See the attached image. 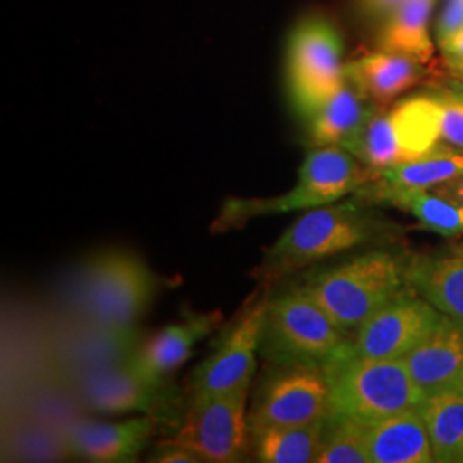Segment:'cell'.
Masks as SVG:
<instances>
[{
    "instance_id": "obj_30",
    "label": "cell",
    "mask_w": 463,
    "mask_h": 463,
    "mask_svg": "<svg viewBox=\"0 0 463 463\" xmlns=\"http://www.w3.org/2000/svg\"><path fill=\"white\" fill-rule=\"evenodd\" d=\"M357 2L364 16L384 19L393 9H397L403 0H357Z\"/></svg>"
},
{
    "instance_id": "obj_23",
    "label": "cell",
    "mask_w": 463,
    "mask_h": 463,
    "mask_svg": "<svg viewBox=\"0 0 463 463\" xmlns=\"http://www.w3.org/2000/svg\"><path fill=\"white\" fill-rule=\"evenodd\" d=\"M434 462H463V393L451 388L426 398L420 407Z\"/></svg>"
},
{
    "instance_id": "obj_28",
    "label": "cell",
    "mask_w": 463,
    "mask_h": 463,
    "mask_svg": "<svg viewBox=\"0 0 463 463\" xmlns=\"http://www.w3.org/2000/svg\"><path fill=\"white\" fill-rule=\"evenodd\" d=\"M463 28V0H443V7L436 23L434 40L443 45L448 38H451Z\"/></svg>"
},
{
    "instance_id": "obj_17",
    "label": "cell",
    "mask_w": 463,
    "mask_h": 463,
    "mask_svg": "<svg viewBox=\"0 0 463 463\" xmlns=\"http://www.w3.org/2000/svg\"><path fill=\"white\" fill-rule=\"evenodd\" d=\"M428 74L426 64L412 55L380 49L345 64V78L365 99L390 105L402 93L420 83Z\"/></svg>"
},
{
    "instance_id": "obj_9",
    "label": "cell",
    "mask_w": 463,
    "mask_h": 463,
    "mask_svg": "<svg viewBox=\"0 0 463 463\" xmlns=\"http://www.w3.org/2000/svg\"><path fill=\"white\" fill-rule=\"evenodd\" d=\"M263 288V296L249 302L241 316L222 333L213 352L194 369L189 383V402L250 388L266 302L271 290Z\"/></svg>"
},
{
    "instance_id": "obj_33",
    "label": "cell",
    "mask_w": 463,
    "mask_h": 463,
    "mask_svg": "<svg viewBox=\"0 0 463 463\" xmlns=\"http://www.w3.org/2000/svg\"><path fill=\"white\" fill-rule=\"evenodd\" d=\"M447 64L448 72L451 74V78L463 81V61L457 62H445Z\"/></svg>"
},
{
    "instance_id": "obj_18",
    "label": "cell",
    "mask_w": 463,
    "mask_h": 463,
    "mask_svg": "<svg viewBox=\"0 0 463 463\" xmlns=\"http://www.w3.org/2000/svg\"><path fill=\"white\" fill-rule=\"evenodd\" d=\"M380 109V105L365 99L357 86L345 78L330 99L309 117V139L313 148H350Z\"/></svg>"
},
{
    "instance_id": "obj_5",
    "label": "cell",
    "mask_w": 463,
    "mask_h": 463,
    "mask_svg": "<svg viewBox=\"0 0 463 463\" xmlns=\"http://www.w3.org/2000/svg\"><path fill=\"white\" fill-rule=\"evenodd\" d=\"M78 317L134 328L156 292V277L129 250H105L84 265L72 283Z\"/></svg>"
},
{
    "instance_id": "obj_6",
    "label": "cell",
    "mask_w": 463,
    "mask_h": 463,
    "mask_svg": "<svg viewBox=\"0 0 463 463\" xmlns=\"http://www.w3.org/2000/svg\"><path fill=\"white\" fill-rule=\"evenodd\" d=\"M441 145V109L432 91L378 110L348 151L373 174L412 162Z\"/></svg>"
},
{
    "instance_id": "obj_10",
    "label": "cell",
    "mask_w": 463,
    "mask_h": 463,
    "mask_svg": "<svg viewBox=\"0 0 463 463\" xmlns=\"http://www.w3.org/2000/svg\"><path fill=\"white\" fill-rule=\"evenodd\" d=\"M249 388L187 403L170 443L189 448L203 462H241L249 448Z\"/></svg>"
},
{
    "instance_id": "obj_26",
    "label": "cell",
    "mask_w": 463,
    "mask_h": 463,
    "mask_svg": "<svg viewBox=\"0 0 463 463\" xmlns=\"http://www.w3.org/2000/svg\"><path fill=\"white\" fill-rule=\"evenodd\" d=\"M367 434V424L345 415H326L316 463H371Z\"/></svg>"
},
{
    "instance_id": "obj_15",
    "label": "cell",
    "mask_w": 463,
    "mask_h": 463,
    "mask_svg": "<svg viewBox=\"0 0 463 463\" xmlns=\"http://www.w3.org/2000/svg\"><path fill=\"white\" fill-rule=\"evenodd\" d=\"M417 386L430 397L451 390L463 367V319L443 315L417 347L403 357Z\"/></svg>"
},
{
    "instance_id": "obj_31",
    "label": "cell",
    "mask_w": 463,
    "mask_h": 463,
    "mask_svg": "<svg viewBox=\"0 0 463 463\" xmlns=\"http://www.w3.org/2000/svg\"><path fill=\"white\" fill-rule=\"evenodd\" d=\"M439 50L443 53L445 62H457L463 61V28L460 32L448 38L443 45H439Z\"/></svg>"
},
{
    "instance_id": "obj_14",
    "label": "cell",
    "mask_w": 463,
    "mask_h": 463,
    "mask_svg": "<svg viewBox=\"0 0 463 463\" xmlns=\"http://www.w3.org/2000/svg\"><path fill=\"white\" fill-rule=\"evenodd\" d=\"M156 430L155 415L118 422L71 420L64 430L67 453L97 463L128 462L137 457Z\"/></svg>"
},
{
    "instance_id": "obj_4",
    "label": "cell",
    "mask_w": 463,
    "mask_h": 463,
    "mask_svg": "<svg viewBox=\"0 0 463 463\" xmlns=\"http://www.w3.org/2000/svg\"><path fill=\"white\" fill-rule=\"evenodd\" d=\"M350 345L347 333L302 285L277 294L269 290L260 333V354L265 361L323 364Z\"/></svg>"
},
{
    "instance_id": "obj_1",
    "label": "cell",
    "mask_w": 463,
    "mask_h": 463,
    "mask_svg": "<svg viewBox=\"0 0 463 463\" xmlns=\"http://www.w3.org/2000/svg\"><path fill=\"white\" fill-rule=\"evenodd\" d=\"M359 201L307 210L266 249L254 277L266 288H273L281 279L304 266L374 241L380 235V222Z\"/></svg>"
},
{
    "instance_id": "obj_25",
    "label": "cell",
    "mask_w": 463,
    "mask_h": 463,
    "mask_svg": "<svg viewBox=\"0 0 463 463\" xmlns=\"http://www.w3.org/2000/svg\"><path fill=\"white\" fill-rule=\"evenodd\" d=\"M369 201H383L403 212H409L424 229H430L436 233L447 237L463 235V204L436 191H395L374 196Z\"/></svg>"
},
{
    "instance_id": "obj_7",
    "label": "cell",
    "mask_w": 463,
    "mask_h": 463,
    "mask_svg": "<svg viewBox=\"0 0 463 463\" xmlns=\"http://www.w3.org/2000/svg\"><path fill=\"white\" fill-rule=\"evenodd\" d=\"M330 411V383L323 364L266 361L248 412L249 434L319 422Z\"/></svg>"
},
{
    "instance_id": "obj_20",
    "label": "cell",
    "mask_w": 463,
    "mask_h": 463,
    "mask_svg": "<svg viewBox=\"0 0 463 463\" xmlns=\"http://www.w3.org/2000/svg\"><path fill=\"white\" fill-rule=\"evenodd\" d=\"M367 439L371 463L434 462L430 432L420 409L371 424Z\"/></svg>"
},
{
    "instance_id": "obj_29",
    "label": "cell",
    "mask_w": 463,
    "mask_h": 463,
    "mask_svg": "<svg viewBox=\"0 0 463 463\" xmlns=\"http://www.w3.org/2000/svg\"><path fill=\"white\" fill-rule=\"evenodd\" d=\"M149 462H160V463H198L203 462L199 458L198 455L194 451H191L189 448L181 447V445H175V443H170V441H164L160 445V449H156Z\"/></svg>"
},
{
    "instance_id": "obj_21",
    "label": "cell",
    "mask_w": 463,
    "mask_h": 463,
    "mask_svg": "<svg viewBox=\"0 0 463 463\" xmlns=\"http://www.w3.org/2000/svg\"><path fill=\"white\" fill-rule=\"evenodd\" d=\"M407 281L439 313L463 319V254L415 260L407 266Z\"/></svg>"
},
{
    "instance_id": "obj_13",
    "label": "cell",
    "mask_w": 463,
    "mask_h": 463,
    "mask_svg": "<svg viewBox=\"0 0 463 463\" xmlns=\"http://www.w3.org/2000/svg\"><path fill=\"white\" fill-rule=\"evenodd\" d=\"M80 398L99 414H156L166 402L165 383L139 374L129 363L99 369L76 380Z\"/></svg>"
},
{
    "instance_id": "obj_3",
    "label": "cell",
    "mask_w": 463,
    "mask_h": 463,
    "mask_svg": "<svg viewBox=\"0 0 463 463\" xmlns=\"http://www.w3.org/2000/svg\"><path fill=\"white\" fill-rule=\"evenodd\" d=\"M407 266L393 252L371 250L321 269L302 287L348 333L405 290Z\"/></svg>"
},
{
    "instance_id": "obj_8",
    "label": "cell",
    "mask_w": 463,
    "mask_h": 463,
    "mask_svg": "<svg viewBox=\"0 0 463 463\" xmlns=\"http://www.w3.org/2000/svg\"><path fill=\"white\" fill-rule=\"evenodd\" d=\"M345 81L344 42L330 21L300 23L288 47V86L302 116L311 117Z\"/></svg>"
},
{
    "instance_id": "obj_12",
    "label": "cell",
    "mask_w": 463,
    "mask_h": 463,
    "mask_svg": "<svg viewBox=\"0 0 463 463\" xmlns=\"http://www.w3.org/2000/svg\"><path fill=\"white\" fill-rule=\"evenodd\" d=\"M139 345L136 326L120 328L78 317L76 325L59 335L53 359L62 374L76 381L99 369L129 363Z\"/></svg>"
},
{
    "instance_id": "obj_27",
    "label": "cell",
    "mask_w": 463,
    "mask_h": 463,
    "mask_svg": "<svg viewBox=\"0 0 463 463\" xmlns=\"http://www.w3.org/2000/svg\"><path fill=\"white\" fill-rule=\"evenodd\" d=\"M441 109V143L463 151V81L455 80L441 90H432Z\"/></svg>"
},
{
    "instance_id": "obj_22",
    "label": "cell",
    "mask_w": 463,
    "mask_h": 463,
    "mask_svg": "<svg viewBox=\"0 0 463 463\" xmlns=\"http://www.w3.org/2000/svg\"><path fill=\"white\" fill-rule=\"evenodd\" d=\"M436 2L438 0H403L383 19L380 49L402 52L428 64L434 55L430 28Z\"/></svg>"
},
{
    "instance_id": "obj_2",
    "label": "cell",
    "mask_w": 463,
    "mask_h": 463,
    "mask_svg": "<svg viewBox=\"0 0 463 463\" xmlns=\"http://www.w3.org/2000/svg\"><path fill=\"white\" fill-rule=\"evenodd\" d=\"M323 367L330 383V414L345 415L367 426L420 409L428 398L403 359H365L355 355L350 345Z\"/></svg>"
},
{
    "instance_id": "obj_24",
    "label": "cell",
    "mask_w": 463,
    "mask_h": 463,
    "mask_svg": "<svg viewBox=\"0 0 463 463\" xmlns=\"http://www.w3.org/2000/svg\"><path fill=\"white\" fill-rule=\"evenodd\" d=\"M323 422L306 426L268 428L249 434V447L256 462L309 463L316 462Z\"/></svg>"
},
{
    "instance_id": "obj_11",
    "label": "cell",
    "mask_w": 463,
    "mask_h": 463,
    "mask_svg": "<svg viewBox=\"0 0 463 463\" xmlns=\"http://www.w3.org/2000/svg\"><path fill=\"white\" fill-rule=\"evenodd\" d=\"M441 316L422 296L403 290L357 328L352 352L365 359H403L430 335Z\"/></svg>"
},
{
    "instance_id": "obj_19",
    "label": "cell",
    "mask_w": 463,
    "mask_h": 463,
    "mask_svg": "<svg viewBox=\"0 0 463 463\" xmlns=\"http://www.w3.org/2000/svg\"><path fill=\"white\" fill-rule=\"evenodd\" d=\"M463 174V151L441 143L438 148L400 165L376 172L371 185H363L359 198L369 201L374 196L395 191H419L449 183Z\"/></svg>"
},
{
    "instance_id": "obj_16",
    "label": "cell",
    "mask_w": 463,
    "mask_h": 463,
    "mask_svg": "<svg viewBox=\"0 0 463 463\" xmlns=\"http://www.w3.org/2000/svg\"><path fill=\"white\" fill-rule=\"evenodd\" d=\"M220 319V311H213L191 315L181 323L168 325L137 347L129 364L145 378L165 383L193 355L199 340L215 330Z\"/></svg>"
},
{
    "instance_id": "obj_34",
    "label": "cell",
    "mask_w": 463,
    "mask_h": 463,
    "mask_svg": "<svg viewBox=\"0 0 463 463\" xmlns=\"http://www.w3.org/2000/svg\"><path fill=\"white\" fill-rule=\"evenodd\" d=\"M455 390H458V392H462L463 393V367H462V373H460V376H458V380H457V383H455V386H453Z\"/></svg>"
},
{
    "instance_id": "obj_32",
    "label": "cell",
    "mask_w": 463,
    "mask_h": 463,
    "mask_svg": "<svg viewBox=\"0 0 463 463\" xmlns=\"http://www.w3.org/2000/svg\"><path fill=\"white\" fill-rule=\"evenodd\" d=\"M436 193L447 196V198L455 199L460 204H463V174L458 175L457 179L449 181V183L441 184L436 187Z\"/></svg>"
}]
</instances>
